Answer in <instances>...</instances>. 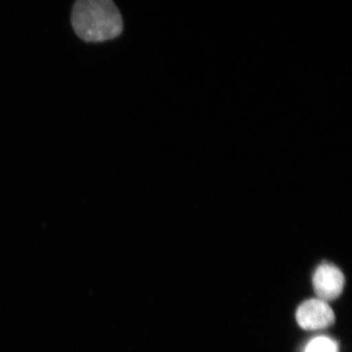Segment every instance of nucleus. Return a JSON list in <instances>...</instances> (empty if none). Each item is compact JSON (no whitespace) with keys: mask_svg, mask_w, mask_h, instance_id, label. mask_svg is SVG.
<instances>
[{"mask_svg":"<svg viewBox=\"0 0 352 352\" xmlns=\"http://www.w3.org/2000/svg\"><path fill=\"white\" fill-rule=\"evenodd\" d=\"M315 293L322 300H333L342 294L344 287V276L337 266L321 264L314 275Z\"/></svg>","mask_w":352,"mask_h":352,"instance_id":"3","label":"nucleus"},{"mask_svg":"<svg viewBox=\"0 0 352 352\" xmlns=\"http://www.w3.org/2000/svg\"><path fill=\"white\" fill-rule=\"evenodd\" d=\"M76 36L87 43H101L119 36L122 15L113 0H76L72 13Z\"/></svg>","mask_w":352,"mask_h":352,"instance_id":"1","label":"nucleus"},{"mask_svg":"<svg viewBox=\"0 0 352 352\" xmlns=\"http://www.w3.org/2000/svg\"><path fill=\"white\" fill-rule=\"evenodd\" d=\"M296 321L305 330H320L332 325L335 314L327 302L312 298L302 302L296 310Z\"/></svg>","mask_w":352,"mask_h":352,"instance_id":"2","label":"nucleus"},{"mask_svg":"<svg viewBox=\"0 0 352 352\" xmlns=\"http://www.w3.org/2000/svg\"><path fill=\"white\" fill-rule=\"evenodd\" d=\"M338 344L328 337H317L310 340L305 352H338Z\"/></svg>","mask_w":352,"mask_h":352,"instance_id":"4","label":"nucleus"}]
</instances>
